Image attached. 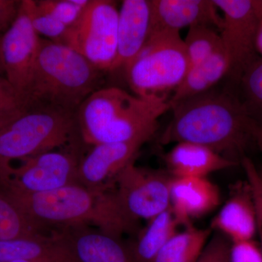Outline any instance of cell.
I'll return each instance as SVG.
<instances>
[{"label": "cell", "mask_w": 262, "mask_h": 262, "mask_svg": "<svg viewBox=\"0 0 262 262\" xmlns=\"http://www.w3.org/2000/svg\"><path fill=\"white\" fill-rule=\"evenodd\" d=\"M173 117L160 137L162 145L187 142L206 146L237 162L254 142L256 124L237 96L209 91L171 107Z\"/></svg>", "instance_id": "cell-1"}, {"label": "cell", "mask_w": 262, "mask_h": 262, "mask_svg": "<svg viewBox=\"0 0 262 262\" xmlns=\"http://www.w3.org/2000/svg\"><path fill=\"white\" fill-rule=\"evenodd\" d=\"M1 189L33 222L50 230L67 226L94 225L120 239L140 231L139 221L124 210L115 189L96 190L75 183L35 194Z\"/></svg>", "instance_id": "cell-2"}, {"label": "cell", "mask_w": 262, "mask_h": 262, "mask_svg": "<svg viewBox=\"0 0 262 262\" xmlns=\"http://www.w3.org/2000/svg\"><path fill=\"white\" fill-rule=\"evenodd\" d=\"M168 110V101L133 96L116 87L102 88L82 103L76 117L81 139L94 146L149 141L158 130L160 117Z\"/></svg>", "instance_id": "cell-3"}, {"label": "cell", "mask_w": 262, "mask_h": 262, "mask_svg": "<svg viewBox=\"0 0 262 262\" xmlns=\"http://www.w3.org/2000/svg\"><path fill=\"white\" fill-rule=\"evenodd\" d=\"M103 73L69 46L41 38L27 93L29 108L48 107L77 115L82 103L102 89Z\"/></svg>", "instance_id": "cell-4"}, {"label": "cell", "mask_w": 262, "mask_h": 262, "mask_svg": "<svg viewBox=\"0 0 262 262\" xmlns=\"http://www.w3.org/2000/svg\"><path fill=\"white\" fill-rule=\"evenodd\" d=\"M184 39L179 32L155 33L125 68L127 82L136 96L169 101L189 70ZM171 95V96H172Z\"/></svg>", "instance_id": "cell-5"}, {"label": "cell", "mask_w": 262, "mask_h": 262, "mask_svg": "<svg viewBox=\"0 0 262 262\" xmlns=\"http://www.w3.org/2000/svg\"><path fill=\"white\" fill-rule=\"evenodd\" d=\"M77 134L76 115L48 107L29 108L0 129V163L70 145Z\"/></svg>", "instance_id": "cell-6"}, {"label": "cell", "mask_w": 262, "mask_h": 262, "mask_svg": "<svg viewBox=\"0 0 262 262\" xmlns=\"http://www.w3.org/2000/svg\"><path fill=\"white\" fill-rule=\"evenodd\" d=\"M119 10L110 0H89L59 43L83 56L103 72H111L117 56Z\"/></svg>", "instance_id": "cell-7"}, {"label": "cell", "mask_w": 262, "mask_h": 262, "mask_svg": "<svg viewBox=\"0 0 262 262\" xmlns=\"http://www.w3.org/2000/svg\"><path fill=\"white\" fill-rule=\"evenodd\" d=\"M80 160L74 151L52 150L23 160L17 168L0 163V189L35 194L75 184Z\"/></svg>", "instance_id": "cell-8"}, {"label": "cell", "mask_w": 262, "mask_h": 262, "mask_svg": "<svg viewBox=\"0 0 262 262\" xmlns=\"http://www.w3.org/2000/svg\"><path fill=\"white\" fill-rule=\"evenodd\" d=\"M172 179L167 171L137 166L134 160L117 175L115 190L127 214L149 221L170 208Z\"/></svg>", "instance_id": "cell-9"}, {"label": "cell", "mask_w": 262, "mask_h": 262, "mask_svg": "<svg viewBox=\"0 0 262 262\" xmlns=\"http://www.w3.org/2000/svg\"><path fill=\"white\" fill-rule=\"evenodd\" d=\"M223 13L220 37L229 61V77L238 82L258 54L255 42L261 18L254 0H213Z\"/></svg>", "instance_id": "cell-10"}, {"label": "cell", "mask_w": 262, "mask_h": 262, "mask_svg": "<svg viewBox=\"0 0 262 262\" xmlns=\"http://www.w3.org/2000/svg\"><path fill=\"white\" fill-rule=\"evenodd\" d=\"M40 40V37L33 29L21 1L14 23L3 34L2 51L5 77L27 103V93Z\"/></svg>", "instance_id": "cell-11"}, {"label": "cell", "mask_w": 262, "mask_h": 262, "mask_svg": "<svg viewBox=\"0 0 262 262\" xmlns=\"http://www.w3.org/2000/svg\"><path fill=\"white\" fill-rule=\"evenodd\" d=\"M148 140L101 143L81 158L77 170V184L96 190H111L115 179Z\"/></svg>", "instance_id": "cell-12"}, {"label": "cell", "mask_w": 262, "mask_h": 262, "mask_svg": "<svg viewBox=\"0 0 262 262\" xmlns=\"http://www.w3.org/2000/svg\"><path fill=\"white\" fill-rule=\"evenodd\" d=\"M72 262H139L130 245L89 225L55 229Z\"/></svg>", "instance_id": "cell-13"}, {"label": "cell", "mask_w": 262, "mask_h": 262, "mask_svg": "<svg viewBox=\"0 0 262 262\" xmlns=\"http://www.w3.org/2000/svg\"><path fill=\"white\" fill-rule=\"evenodd\" d=\"M210 229L225 236L231 243L254 239L257 234V214L247 181L232 186L228 199L212 219Z\"/></svg>", "instance_id": "cell-14"}, {"label": "cell", "mask_w": 262, "mask_h": 262, "mask_svg": "<svg viewBox=\"0 0 262 262\" xmlns=\"http://www.w3.org/2000/svg\"><path fill=\"white\" fill-rule=\"evenodd\" d=\"M151 0H125L119 10L117 56L111 72L125 68L144 47L151 34Z\"/></svg>", "instance_id": "cell-15"}, {"label": "cell", "mask_w": 262, "mask_h": 262, "mask_svg": "<svg viewBox=\"0 0 262 262\" xmlns=\"http://www.w3.org/2000/svg\"><path fill=\"white\" fill-rule=\"evenodd\" d=\"M151 34L180 32L195 25L222 28L223 19L213 0H151ZM150 36V37H151Z\"/></svg>", "instance_id": "cell-16"}, {"label": "cell", "mask_w": 262, "mask_h": 262, "mask_svg": "<svg viewBox=\"0 0 262 262\" xmlns=\"http://www.w3.org/2000/svg\"><path fill=\"white\" fill-rule=\"evenodd\" d=\"M221 194L208 178H173L170 185V208L179 225L192 226V221L214 211Z\"/></svg>", "instance_id": "cell-17"}, {"label": "cell", "mask_w": 262, "mask_h": 262, "mask_svg": "<svg viewBox=\"0 0 262 262\" xmlns=\"http://www.w3.org/2000/svg\"><path fill=\"white\" fill-rule=\"evenodd\" d=\"M165 162L173 178H208L209 174L237 165L206 146L187 142L176 144Z\"/></svg>", "instance_id": "cell-18"}, {"label": "cell", "mask_w": 262, "mask_h": 262, "mask_svg": "<svg viewBox=\"0 0 262 262\" xmlns=\"http://www.w3.org/2000/svg\"><path fill=\"white\" fill-rule=\"evenodd\" d=\"M16 261L72 262L54 231L49 235L0 239V262Z\"/></svg>", "instance_id": "cell-19"}, {"label": "cell", "mask_w": 262, "mask_h": 262, "mask_svg": "<svg viewBox=\"0 0 262 262\" xmlns=\"http://www.w3.org/2000/svg\"><path fill=\"white\" fill-rule=\"evenodd\" d=\"M229 72L228 57L222 48L208 59L189 68L182 83L169 99L170 110L181 101L211 91L213 86L228 76Z\"/></svg>", "instance_id": "cell-20"}, {"label": "cell", "mask_w": 262, "mask_h": 262, "mask_svg": "<svg viewBox=\"0 0 262 262\" xmlns=\"http://www.w3.org/2000/svg\"><path fill=\"white\" fill-rule=\"evenodd\" d=\"M179 222L170 208L151 220L130 245L139 262H153L165 244L178 232Z\"/></svg>", "instance_id": "cell-21"}, {"label": "cell", "mask_w": 262, "mask_h": 262, "mask_svg": "<svg viewBox=\"0 0 262 262\" xmlns=\"http://www.w3.org/2000/svg\"><path fill=\"white\" fill-rule=\"evenodd\" d=\"M210 228L189 226L177 232L158 253L153 262H196L212 236Z\"/></svg>", "instance_id": "cell-22"}, {"label": "cell", "mask_w": 262, "mask_h": 262, "mask_svg": "<svg viewBox=\"0 0 262 262\" xmlns=\"http://www.w3.org/2000/svg\"><path fill=\"white\" fill-rule=\"evenodd\" d=\"M52 231L29 219L14 202L0 189V239L49 235Z\"/></svg>", "instance_id": "cell-23"}, {"label": "cell", "mask_w": 262, "mask_h": 262, "mask_svg": "<svg viewBox=\"0 0 262 262\" xmlns=\"http://www.w3.org/2000/svg\"><path fill=\"white\" fill-rule=\"evenodd\" d=\"M242 91L239 98L248 115L257 125H262V58L258 56L248 66L238 81Z\"/></svg>", "instance_id": "cell-24"}, {"label": "cell", "mask_w": 262, "mask_h": 262, "mask_svg": "<svg viewBox=\"0 0 262 262\" xmlns=\"http://www.w3.org/2000/svg\"><path fill=\"white\" fill-rule=\"evenodd\" d=\"M184 42L189 68L208 59L223 48L220 34L209 26L195 25L189 27Z\"/></svg>", "instance_id": "cell-25"}, {"label": "cell", "mask_w": 262, "mask_h": 262, "mask_svg": "<svg viewBox=\"0 0 262 262\" xmlns=\"http://www.w3.org/2000/svg\"><path fill=\"white\" fill-rule=\"evenodd\" d=\"M24 8L28 14L34 29L38 35L47 38L53 42H59L68 27L57 20L51 15L43 11L38 7L34 0H23Z\"/></svg>", "instance_id": "cell-26"}, {"label": "cell", "mask_w": 262, "mask_h": 262, "mask_svg": "<svg viewBox=\"0 0 262 262\" xmlns=\"http://www.w3.org/2000/svg\"><path fill=\"white\" fill-rule=\"evenodd\" d=\"M36 3L41 10L69 27L79 18L89 0H38Z\"/></svg>", "instance_id": "cell-27"}, {"label": "cell", "mask_w": 262, "mask_h": 262, "mask_svg": "<svg viewBox=\"0 0 262 262\" xmlns=\"http://www.w3.org/2000/svg\"><path fill=\"white\" fill-rule=\"evenodd\" d=\"M28 110L25 99L5 76L0 75V117L18 116Z\"/></svg>", "instance_id": "cell-28"}, {"label": "cell", "mask_w": 262, "mask_h": 262, "mask_svg": "<svg viewBox=\"0 0 262 262\" xmlns=\"http://www.w3.org/2000/svg\"><path fill=\"white\" fill-rule=\"evenodd\" d=\"M231 242L220 233L211 236L196 262H229Z\"/></svg>", "instance_id": "cell-29"}, {"label": "cell", "mask_w": 262, "mask_h": 262, "mask_svg": "<svg viewBox=\"0 0 262 262\" xmlns=\"http://www.w3.org/2000/svg\"><path fill=\"white\" fill-rule=\"evenodd\" d=\"M229 262H262V252L254 239L231 243Z\"/></svg>", "instance_id": "cell-30"}, {"label": "cell", "mask_w": 262, "mask_h": 262, "mask_svg": "<svg viewBox=\"0 0 262 262\" xmlns=\"http://www.w3.org/2000/svg\"><path fill=\"white\" fill-rule=\"evenodd\" d=\"M241 161L246 173V180L252 190L256 208L262 212V172L247 157H244Z\"/></svg>", "instance_id": "cell-31"}, {"label": "cell", "mask_w": 262, "mask_h": 262, "mask_svg": "<svg viewBox=\"0 0 262 262\" xmlns=\"http://www.w3.org/2000/svg\"><path fill=\"white\" fill-rule=\"evenodd\" d=\"M21 1L0 0V33L5 34L18 16Z\"/></svg>", "instance_id": "cell-32"}, {"label": "cell", "mask_w": 262, "mask_h": 262, "mask_svg": "<svg viewBox=\"0 0 262 262\" xmlns=\"http://www.w3.org/2000/svg\"><path fill=\"white\" fill-rule=\"evenodd\" d=\"M255 47L257 54L262 58V20L258 26L257 34H256V42H255Z\"/></svg>", "instance_id": "cell-33"}, {"label": "cell", "mask_w": 262, "mask_h": 262, "mask_svg": "<svg viewBox=\"0 0 262 262\" xmlns=\"http://www.w3.org/2000/svg\"><path fill=\"white\" fill-rule=\"evenodd\" d=\"M253 136H254V143H256L258 149L262 153V125H256ZM261 171L262 172V170Z\"/></svg>", "instance_id": "cell-34"}, {"label": "cell", "mask_w": 262, "mask_h": 262, "mask_svg": "<svg viewBox=\"0 0 262 262\" xmlns=\"http://www.w3.org/2000/svg\"><path fill=\"white\" fill-rule=\"evenodd\" d=\"M256 214H257V234L259 237V242L262 252V212L256 208Z\"/></svg>", "instance_id": "cell-35"}, {"label": "cell", "mask_w": 262, "mask_h": 262, "mask_svg": "<svg viewBox=\"0 0 262 262\" xmlns=\"http://www.w3.org/2000/svg\"><path fill=\"white\" fill-rule=\"evenodd\" d=\"M20 115H18V116L0 117V129L3 128V127H5V125H8L10 122H11L12 121H13V120H15V119L18 118V117L20 116Z\"/></svg>", "instance_id": "cell-36"}, {"label": "cell", "mask_w": 262, "mask_h": 262, "mask_svg": "<svg viewBox=\"0 0 262 262\" xmlns=\"http://www.w3.org/2000/svg\"><path fill=\"white\" fill-rule=\"evenodd\" d=\"M3 34L0 33V75L5 76L4 64H3V51H2V41Z\"/></svg>", "instance_id": "cell-37"}, {"label": "cell", "mask_w": 262, "mask_h": 262, "mask_svg": "<svg viewBox=\"0 0 262 262\" xmlns=\"http://www.w3.org/2000/svg\"><path fill=\"white\" fill-rule=\"evenodd\" d=\"M254 4L262 20V0H254Z\"/></svg>", "instance_id": "cell-38"}, {"label": "cell", "mask_w": 262, "mask_h": 262, "mask_svg": "<svg viewBox=\"0 0 262 262\" xmlns=\"http://www.w3.org/2000/svg\"><path fill=\"white\" fill-rule=\"evenodd\" d=\"M13 262H51V261H13Z\"/></svg>", "instance_id": "cell-39"}]
</instances>
